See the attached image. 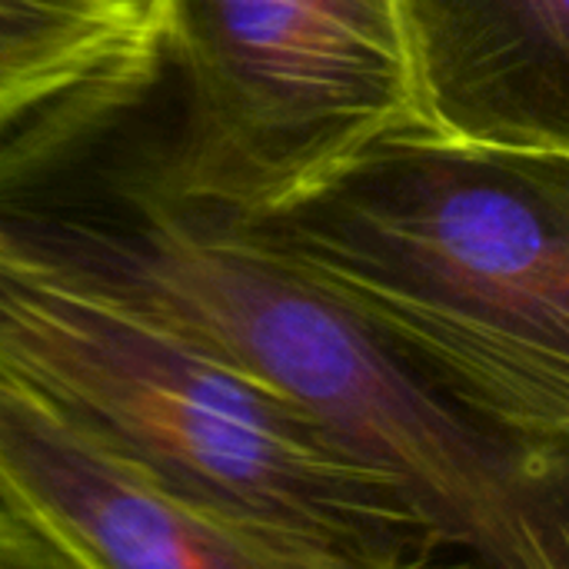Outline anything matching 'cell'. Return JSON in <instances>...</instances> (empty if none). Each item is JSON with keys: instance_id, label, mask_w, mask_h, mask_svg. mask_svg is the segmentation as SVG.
<instances>
[{"instance_id": "6da1fadb", "label": "cell", "mask_w": 569, "mask_h": 569, "mask_svg": "<svg viewBox=\"0 0 569 569\" xmlns=\"http://www.w3.org/2000/svg\"><path fill=\"white\" fill-rule=\"evenodd\" d=\"M153 43L0 133V253L207 347L387 473L447 563L569 569V460L447 403L333 300L177 197L147 140Z\"/></svg>"}, {"instance_id": "7a4b0ae2", "label": "cell", "mask_w": 569, "mask_h": 569, "mask_svg": "<svg viewBox=\"0 0 569 569\" xmlns=\"http://www.w3.org/2000/svg\"><path fill=\"white\" fill-rule=\"evenodd\" d=\"M223 220L470 420L569 460V153L400 133Z\"/></svg>"}, {"instance_id": "3957f363", "label": "cell", "mask_w": 569, "mask_h": 569, "mask_svg": "<svg viewBox=\"0 0 569 569\" xmlns=\"http://www.w3.org/2000/svg\"><path fill=\"white\" fill-rule=\"evenodd\" d=\"M0 380L280 569L447 563L413 500L313 417L183 333L0 253Z\"/></svg>"}, {"instance_id": "277c9868", "label": "cell", "mask_w": 569, "mask_h": 569, "mask_svg": "<svg viewBox=\"0 0 569 569\" xmlns=\"http://www.w3.org/2000/svg\"><path fill=\"white\" fill-rule=\"evenodd\" d=\"M150 40L167 90L163 110L147 93L153 167L220 217L287 207L427 130L397 0H150Z\"/></svg>"}, {"instance_id": "5b68a950", "label": "cell", "mask_w": 569, "mask_h": 569, "mask_svg": "<svg viewBox=\"0 0 569 569\" xmlns=\"http://www.w3.org/2000/svg\"><path fill=\"white\" fill-rule=\"evenodd\" d=\"M0 507L37 569H280L263 547L7 380Z\"/></svg>"}, {"instance_id": "8992f818", "label": "cell", "mask_w": 569, "mask_h": 569, "mask_svg": "<svg viewBox=\"0 0 569 569\" xmlns=\"http://www.w3.org/2000/svg\"><path fill=\"white\" fill-rule=\"evenodd\" d=\"M427 130L569 153V0H397Z\"/></svg>"}, {"instance_id": "52a82bcc", "label": "cell", "mask_w": 569, "mask_h": 569, "mask_svg": "<svg viewBox=\"0 0 569 569\" xmlns=\"http://www.w3.org/2000/svg\"><path fill=\"white\" fill-rule=\"evenodd\" d=\"M150 43V13L117 0H0V133L117 70Z\"/></svg>"}, {"instance_id": "ba28073f", "label": "cell", "mask_w": 569, "mask_h": 569, "mask_svg": "<svg viewBox=\"0 0 569 569\" xmlns=\"http://www.w3.org/2000/svg\"><path fill=\"white\" fill-rule=\"evenodd\" d=\"M0 569H37V563H33V550H30L27 537H23L20 527L7 517L3 507H0Z\"/></svg>"}, {"instance_id": "9c48e42d", "label": "cell", "mask_w": 569, "mask_h": 569, "mask_svg": "<svg viewBox=\"0 0 569 569\" xmlns=\"http://www.w3.org/2000/svg\"><path fill=\"white\" fill-rule=\"evenodd\" d=\"M117 3H127V7H133V10H143V13H150V0H117Z\"/></svg>"}]
</instances>
